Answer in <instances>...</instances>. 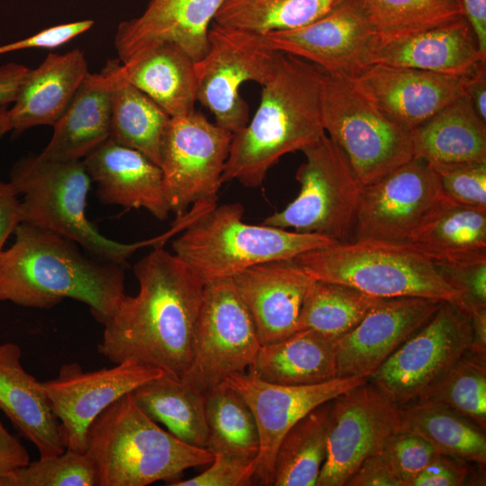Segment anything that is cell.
<instances>
[{
    "label": "cell",
    "instance_id": "6da1fadb",
    "mask_svg": "<svg viewBox=\"0 0 486 486\" xmlns=\"http://www.w3.org/2000/svg\"><path fill=\"white\" fill-rule=\"evenodd\" d=\"M133 273L139 292L126 294L104 325L97 350L114 364L134 361L182 379L193 356L205 284L163 247L139 260Z\"/></svg>",
    "mask_w": 486,
    "mask_h": 486
},
{
    "label": "cell",
    "instance_id": "7a4b0ae2",
    "mask_svg": "<svg viewBox=\"0 0 486 486\" xmlns=\"http://www.w3.org/2000/svg\"><path fill=\"white\" fill-rule=\"evenodd\" d=\"M0 253V302L49 310L69 298L104 325L126 295L123 266L89 258L76 243L28 222Z\"/></svg>",
    "mask_w": 486,
    "mask_h": 486
},
{
    "label": "cell",
    "instance_id": "3957f363",
    "mask_svg": "<svg viewBox=\"0 0 486 486\" xmlns=\"http://www.w3.org/2000/svg\"><path fill=\"white\" fill-rule=\"evenodd\" d=\"M324 72L304 59L279 51L262 86L261 100L247 125L233 134L222 182L260 187L284 155L301 150L325 134L322 119Z\"/></svg>",
    "mask_w": 486,
    "mask_h": 486
},
{
    "label": "cell",
    "instance_id": "277c9868",
    "mask_svg": "<svg viewBox=\"0 0 486 486\" xmlns=\"http://www.w3.org/2000/svg\"><path fill=\"white\" fill-rule=\"evenodd\" d=\"M86 439L98 486L170 483L184 471L210 464L214 458L207 448L189 445L159 427L138 407L130 393L95 418Z\"/></svg>",
    "mask_w": 486,
    "mask_h": 486
},
{
    "label": "cell",
    "instance_id": "5b68a950",
    "mask_svg": "<svg viewBox=\"0 0 486 486\" xmlns=\"http://www.w3.org/2000/svg\"><path fill=\"white\" fill-rule=\"evenodd\" d=\"M293 260L314 280L346 284L376 298L419 297L464 307L462 294L435 263L408 242H336Z\"/></svg>",
    "mask_w": 486,
    "mask_h": 486
},
{
    "label": "cell",
    "instance_id": "8992f818",
    "mask_svg": "<svg viewBox=\"0 0 486 486\" xmlns=\"http://www.w3.org/2000/svg\"><path fill=\"white\" fill-rule=\"evenodd\" d=\"M21 201L22 222L56 232L81 245L97 258L125 265L140 248L163 247L177 234L176 226L148 239L122 243L101 234L86 218L92 179L82 159L51 161L38 155L14 165L9 181Z\"/></svg>",
    "mask_w": 486,
    "mask_h": 486
},
{
    "label": "cell",
    "instance_id": "52a82bcc",
    "mask_svg": "<svg viewBox=\"0 0 486 486\" xmlns=\"http://www.w3.org/2000/svg\"><path fill=\"white\" fill-rule=\"evenodd\" d=\"M243 216L239 202L215 205L180 232L172 244L174 254L207 284L338 242L319 234L248 224Z\"/></svg>",
    "mask_w": 486,
    "mask_h": 486
},
{
    "label": "cell",
    "instance_id": "ba28073f",
    "mask_svg": "<svg viewBox=\"0 0 486 486\" xmlns=\"http://www.w3.org/2000/svg\"><path fill=\"white\" fill-rule=\"evenodd\" d=\"M326 134L345 155L361 186L413 158L410 134L391 121L349 79L324 72Z\"/></svg>",
    "mask_w": 486,
    "mask_h": 486
},
{
    "label": "cell",
    "instance_id": "9c48e42d",
    "mask_svg": "<svg viewBox=\"0 0 486 486\" xmlns=\"http://www.w3.org/2000/svg\"><path fill=\"white\" fill-rule=\"evenodd\" d=\"M305 161L295 178L297 197L262 224L348 241L362 189L345 155L325 133L302 149Z\"/></svg>",
    "mask_w": 486,
    "mask_h": 486
},
{
    "label": "cell",
    "instance_id": "30bf717a",
    "mask_svg": "<svg viewBox=\"0 0 486 486\" xmlns=\"http://www.w3.org/2000/svg\"><path fill=\"white\" fill-rule=\"evenodd\" d=\"M472 339L470 315L444 302L367 380L400 408L422 401L470 351Z\"/></svg>",
    "mask_w": 486,
    "mask_h": 486
},
{
    "label": "cell",
    "instance_id": "8fae6325",
    "mask_svg": "<svg viewBox=\"0 0 486 486\" xmlns=\"http://www.w3.org/2000/svg\"><path fill=\"white\" fill-rule=\"evenodd\" d=\"M208 50L195 62L197 101L214 116L215 123L233 134L249 121L248 105L239 94L248 81L263 85L279 51L264 34L212 22Z\"/></svg>",
    "mask_w": 486,
    "mask_h": 486
},
{
    "label": "cell",
    "instance_id": "7c38bea8",
    "mask_svg": "<svg viewBox=\"0 0 486 486\" xmlns=\"http://www.w3.org/2000/svg\"><path fill=\"white\" fill-rule=\"evenodd\" d=\"M261 346L256 326L231 278L205 284L194 352L183 380L206 393L246 372Z\"/></svg>",
    "mask_w": 486,
    "mask_h": 486
},
{
    "label": "cell",
    "instance_id": "4fadbf2b",
    "mask_svg": "<svg viewBox=\"0 0 486 486\" xmlns=\"http://www.w3.org/2000/svg\"><path fill=\"white\" fill-rule=\"evenodd\" d=\"M233 133L198 111L171 118L160 168L171 212L176 217L201 202H217Z\"/></svg>",
    "mask_w": 486,
    "mask_h": 486
},
{
    "label": "cell",
    "instance_id": "5bb4252c",
    "mask_svg": "<svg viewBox=\"0 0 486 486\" xmlns=\"http://www.w3.org/2000/svg\"><path fill=\"white\" fill-rule=\"evenodd\" d=\"M401 428L400 408L368 380L334 398L326 459L316 486H345Z\"/></svg>",
    "mask_w": 486,
    "mask_h": 486
},
{
    "label": "cell",
    "instance_id": "9a60e30c",
    "mask_svg": "<svg viewBox=\"0 0 486 486\" xmlns=\"http://www.w3.org/2000/svg\"><path fill=\"white\" fill-rule=\"evenodd\" d=\"M367 382L364 376L335 377L308 385H282L265 382L249 372L230 374L223 382L249 406L256 422L259 452L253 484L273 485L274 459L287 431L318 406Z\"/></svg>",
    "mask_w": 486,
    "mask_h": 486
},
{
    "label": "cell",
    "instance_id": "2e32d148",
    "mask_svg": "<svg viewBox=\"0 0 486 486\" xmlns=\"http://www.w3.org/2000/svg\"><path fill=\"white\" fill-rule=\"evenodd\" d=\"M164 374L134 361L91 372L75 362L61 365L58 376L41 386L59 421L66 449L86 452L87 432L95 418L122 396Z\"/></svg>",
    "mask_w": 486,
    "mask_h": 486
},
{
    "label": "cell",
    "instance_id": "e0dca14e",
    "mask_svg": "<svg viewBox=\"0 0 486 486\" xmlns=\"http://www.w3.org/2000/svg\"><path fill=\"white\" fill-rule=\"evenodd\" d=\"M271 48L304 59L326 74L352 79L371 66L378 35L360 0H343L314 22L264 34Z\"/></svg>",
    "mask_w": 486,
    "mask_h": 486
},
{
    "label": "cell",
    "instance_id": "ac0fdd59",
    "mask_svg": "<svg viewBox=\"0 0 486 486\" xmlns=\"http://www.w3.org/2000/svg\"><path fill=\"white\" fill-rule=\"evenodd\" d=\"M442 194L434 169L425 160L413 158L362 186L354 239L407 242Z\"/></svg>",
    "mask_w": 486,
    "mask_h": 486
},
{
    "label": "cell",
    "instance_id": "d6986e66",
    "mask_svg": "<svg viewBox=\"0 0 486 486\" xmlns=\"http://www.w3.org/2000/svg\"><path fill=\"white\" fill-rule=\"evenodd\" d=\"M468 76L374 64L350 81L385 116L410 134L464 95Z\"/></svg>",
    "mask_w": 486,
    "mask_h": 486
},
{
    "label": "cell",
    "instance_id": "ffe728a7",
    "mask_svg": "<svg viewBox=\"0 0 486 486\" xmlns=\"http://www.w3.org/2000/svg\"><path fill=\"white\" fill-rule=\"evenodd\" d=\"M443 302L419 297L382 299L352 330L336 340L337 377L368 378Z\"/></svg>",
    "mask_w": 486,
    "mask_h": 486
},
{
    "label": "cell",
    "instance_id": "44dd1931",
    "mask_svg": "<svg viewBox=\"0 0 486 486\" xmlns=\"http://www.w3.org/2000/svg\"><path fill=\"white\" fill-rule=\"evenodd\" d=\"M224 0H149L137 17L122 22L114 44L125 62L141 51L171 43L194 62L208 50V32Z\"/></svg>",
    "mask_w": 486,
    "mask_h": 486
},
{
    "label": "cell",
    "instance_id": "7402d4cb",
    "mask_svg": "<svg viewBox=\"0 0 486 486\" xmlns=\"http://www.w3.org/2000/svg\"><path fill=\"white\" fill-rule=\"evenodd\" d=\"M231 279L252 317L261 346L297 331L302 303L314 279L293 259L257 264Z\"/></svg>",
    "mask_w": 486,
    "mask_h": 486
},
{
    "label": "cell",
    "instance_id": "603a6c76",
    "mask_svg": "<svg viewBox=\"0 0 486 486\" xmlns=\"http://www.w3.org/2000/svg\"><path fill=\"white\" fill-rule=\"evenodd\" d=\"M83 161L102 202L145 209L160 220L168 218L162 170L139 150L108 139Z\"/></svg>",
    "mask_w": 486,
    "mask_h": 486
},
{
    "label": "cell",
    "instance_id": "cb8c5ba5",
    "mask_svg": "<svg viewBox=\"0 0 486 486\" xmlns=\"http://www.w3.org/2000/svg\"><path fill=\"white\" fill-rule=\"evenodd\" d=\"M486 63L477 38L464 16L409 36L380 40L371 65L379 64L430 71L454 76L472 75Z\"/></svg>",
    "mask_w": 486,
    "mask_h": 486
},
{
    "label": "cell",
    "instance_id": "d4e9b609",
    "mask_svg": "<svg viewBox=\"0 0 486 486\" xmlns=\"http://www.w3.org/2000/svg\"><path fill=\"white\" fill-rule=\"evenodd\" d=\"M21 357L19 345L0 343V410L34 445L40 456L62 454L66 446L59 421L41 382L23 368Z\"/></svg>",
    "mask_w": 486,
    "mask_h": 486
},
{
    "label": "cell",
    "instance_id": "484cf974",
    "mask_svg": "<svg viewBox=\"0 0 486 486\" xmlns=\"http://www.w3.org/2000/svg\"><path fill=\"white\" fill-rule=\"evenodd\" d=\"M88 74L80 49L50 53L39 67L29 68L9 108L12 130L20 134L39 125L53 126Z\"/></svg>",
    "mask_w": 486,
    "mask_h": 486
},
{
    "label": "cell",
    "instance_id": "4316f807",
    "mask_svg": "<svg viewBox=\"0 0 486 486\" xmlns=\"http://www.w3.org/2000/svg\"><path fill=\"white\" fill-rule=\"evenodd\" d=\"M407 242L434 263L486 261V209L459 203L442 194Z\"/></svg>",
    "mask_w": 486,
    "mask_h": 486
},
{
    "label": "cell",
    "instance_id": "83f0119b",
    "mask_svg": "<svg viewBox=\"0 0 486 486\" xmlns=\"http://www.w3.org/2000/svg\"><path fill=\"white\" fill-rule=\"evenodd\" d=\"M111 81L108 74H88L53 125L52 136L38 155L51 161L80 160L110 137Z\"/></svg>",
    "mask_w": 486,
    "mask_h": 486
},
{
    "label": "cell",
    "instance_id": "f1b7e54d",
    "mask_svg": "<svg viewBox=\"0 0 486 486\" xmlns=\"http://www.w3.org/2000/svg\"><path fill=\"white\" fill-rule=\"evenodd\" d=\"M118 71L171 118L195 111V62L177 46L171 43L152 46L125 62L120 60Z\"/></svg>",
    "mask_w": 486,
    "mask_h": 486
},
{
    "label": "cell",
    "instance_id": "f546056e",
    "mask_svg": "<svg viewBox=\"0 0 486 486\" xmlns=\"http://www.w3.org/2000/svg\"><path fill=\"white\" fill-rule=\"evenodd\" d=\"M413 158L429 165L486 162V122L464 94L410 133Z\"/></svg>",
    "mask_w": 486,
    "mask_h": 486
},
{
    "label": "cell",
    "instance_id": "4dcf8cb0",
    "mask_svg": "<svg viewBox=\"0 0 486 486\" xmlns=\"http://www.w3.org/2000/svg\"><path fill=\"white\" fill-rule=\"evenodd\" d=\"M335 342L311 329L297 330L285 338L262 345L248 372L282 385L329 381L337 377Z\"/></svg>",
    "mask_w": 486,
    "mask_h": 486
},
{
    "label": "cell",
    "instance_id": "1f68e13d",
    "mask_svg": "<svg viewBox=\"0 0 486 486\" xmlns=\"http://www.w3.org/2000/svg\"><path fill=\"white\" fill-rule=\"evenodd\" d=\"M120 60H108L104 70L111 81L112 116L109 139L137 149L160 166L171 117L151 98L123 78Z\"/></svg>",
    "mask_w": 486,
    "mask_h": 486
},
{
    "label": "cell",
    "instance_id": "d6a6232c",
    "mask_svg": "<svg viewBox=\"0 0 486 486\" xmlns=\"http://www.w3.org/2000/svg\"><path fill=\"white\" fill-rule=\"evenodd\" d=\"M130 394L146 415L163 424L172 435L189 445L206 448L209 429L204 393L183 379L164 374Z\"/></svg>",
    "mask_w": 486,
    "mask_h": 486
},
{
    "label": "cell",
    "instance_id": "836d02e7",
    "mask_svg": "<svg viewBox=\"0 0 486 486\" xmlns=\"http://www.w3.org/2000/svg\"><path fill=\"white\" fill-rule=\"evenodd\" d=\"M331 400L310 411L284 435L275 454L273 485L316 486L327 454Z\"/></svg>",
    "mask_w": 486,
    "mask_h": 486
},
{
    "label": "cell",
    "instance_id": "e575fe53",
    "mask_svg": "<svg viewBox=\"0 0 486 486\" xmlns=\"http://www.w3.org/2000/svg\"><path fill=\"white\" fill-rule=\"evenodd\" d=\"M400 417L402 429L422 436L440 453L485 464V431L467 418L431 401L404 406Z\"/></svg>",
    "mask_w": 486,
    "mask_h": 486
},
{
    "label": "cell",
    "instance_id": "d590c367",
    "mask_svg": "<svg viewBox=\"0 0 486 486\" xmlns=\"http://www.w3.org/2000/svg\"><path fill=\"white\" fill-rule=\"evenodd\" d=\"M343 0H224L213 22L259 34L305 26Z\"/></svg>",
    "mask_w": 486,
    "mask_h": 486
},
{
    "label": "cell",
    "instance_id": "8d00e7d4",
    "mask_svg": "<svg viewBox=\"0 0 486 486\" xmlns=\"http://www.w3.org/2000/svg\"><path fill=\"white\" fill-rule=\"evenodd\" d=\"M381 300L346 284L314 280L304 298L297 330L311 329L336 341Z\"/></svg>",
    "mask_w": 486,
    "mask_h": 486
},
{
    "label": "cell",
    "instance_id": "74e56055",
    "mask_svg": "<svg viewBox=\"0 0 486 486\" xmlns=\"http://www.w3.org/2000/svg\"><path fill=\"white\" fill-rule=\"evenodd\" d=\"M205 417L209 429L206 448L210 452L256 461L259 452L256 422L236 391L221 382L207 392Z\"/></svg>",
    "mask_w": 486,
    "mask_h": 486
},
{
    "label": "cell",
    "instance_id": "f35d334b",
    "mask_svg": "<svg viewBox=\"0 0 486 486\" xmlns=\"http://www.w3.org/2000/svg\"><path fill=\"white\" fill-rule=\"evenodd\" d=\"M380 40H392L464 16L461 0H360Z\"/></svg>",
    "mask_w": 486,
    "mask_h": 486
},
{
    "label": "cell",
    "instance_id": "ab89813d",
    "mask_svg": "<svg viewBox=\"0 0 486 486\" xmlns=\"http://www.w3.org/2000/svg\"><path fill=\"white\" fill-rule=\"evenodd\" d=\"M422 401L440 404L485 431V357L469 351Z\"/></svg>",
    "mask_w": 486,
    "mask_h": 486
},
{
    "label": "cell",
    "instance_id": "60d3db41",
    "mask_svg": "<svg viewBox=\"0 0 486 486\" xmlns=\"http://www.w3.org/2000/svg\"><path fill=\"white\" fill-rule=\"evenodd\" d=\"M0 486H98V473L88 452L66 449L1 473Z\"/></svg>",
    "mask_w": 486,
    "mask_h": 486
},
{
    "label": "cell",
    "instance_id": "b9f144b4",
    "mask_svg": "<svg viewBox=\"0 0 486 486\" xmlns=\"http://www.w3.org/2000/svg\"><path fill=\"white\" fill-rule=\"evenodd\" d=\"M446 197L465 205L486 209V162L429 165Z\"/></svg>",
    "mask_w": 486,
    "mask_h": 486
},
{
    "label": "cell",
    "instance_id": "7bdbcfd3",
    "mask_svg": "<svg viewBox=\"0 0 486 486\" xmlns=\"http://www.w3.org/2000/svg\"><path fill=\"white\" fill-rule=\"evenodd\" d=\"M402 486H410L413 480L440 454L422 436L402 429L383 447Z\"/></svg>",
    "mask_w": 486,
    "mask_h": 486
},
{
    "label": "cell",
    "instance_id": "ee69618b",
    "mask_svg": "<svg viewBox=\"0 0 486 486\" xmlns=\"http://www.w3.org/2000/svg\"><path fill=\"white\" fill-rule=\"evenodd\" d=\"M210 466L186 480L177 479L170 486H245L253 484L255 460L217 453Z\"/></svg>",
    "mask_w": 486,
    "mask_h": 486
},
{
    "label": "cell",
    "instance_id": "f6af8a7d",
    "mask_svg": "<svg viewBox=\"0 0 486 486\" xmlns=\"http://www.w3.org/2000/svg\"><path fill=\"white\" fill-rule=\"evenodd\" d=\"M435 265L446 281L462 294L464 311L469 314L474 308L486 307V261Z\"/></svg>",
    "mask_w": 486,
    "mask_h": 486
},
{
    "label": "cell",
    "instance_id": "bcb514c9",
    "mask_svg": "<svg viewBox=\"0 0 486 486\" xmlns=\"http://www.w3.org/2000/svg\"><path fill=\"white\" fill-rule=\"evenodd\" d=\"M92 20H81L46 28L27 38L0 46V55L27 49H55L90 30Z\"/></svg>",
    "mask_w": 486,
    "mask_h": 486
},
{
    "label": "cell",
    "instance_id": "7dc6e473",
    "mask_svg": "<svg viewBox=\"0 0 486 486\" xmlns=\"http://www.w3.org/2000/svg\"><path fill=\"white\" fill-rule=\"evenodd\" d=\"M468 474L464 460L440 453L410 486H460L464 484Z\"/></svg>",
    "mask_w": 486,
    "mask_h": 486
},
{
    "label": "cell",
    "instance_id": "c3c4849f",
    "mask_svg": "<svg viewBox=\"0 0 486 486\" xmlns=\"http://www.w3.org/2000/svg\"><path fill=\"white\" fill-rule=\"evenodd\" d=\"M346 486H402L385 451L368 456L349 478Z\"/></svg>",
    "mask_w": 486,
    "mask_h": 486
},
{
    "label": "cell",
    "instance_id": "681fc988",
    "mask_svg": "<svg viewBox=\"0 0 486 486\" xmlns=\"http://www.w3.org/2000/svg\"><path fill=\"white\" fill-rule=\"evenodd\" d=\"M21 201L10 182L0 180V253L11 233L22 223Z\"/></svg>",
    "mask_w": 486,
    "mask_h": 486
},
{
    "label": "cell",
    "instance_id": "f907efd6",
    "mask_svg": "<svg viewBox=\"0 0 486 486\" xmlns=\"http://www.w3.org/2000/svg\"><path fill=\"white\" fill-rule=\"evenodd\" d=\"M30 463L25 446L0 421V474Z\"/></svg>",
    "mask_w": 486,
    "mask_h": 486
},
{
    "label": "cell",
    "instance_id": "816d5d0a",
    "mask_svg": "<svg viewBox=\"0 0 486 486\" xmlns=\"http://www.w3.org/2000/svg\"><path fill=\"white\" fill-rule=\"evenodd\" d=\"M29 68L10 62L0 65V106L13 104Z\"/></svg>",
    "mask_w": 486,
    "mask_h": 486
},
{
    "label": "cell",
    "instance_id": "f5cc1de1",
    "mask_svg": "<svg viewBox=\"0 0 486 486\" xmlns=\"http://www.w3.org/2000/svg\"><path fill=\"white\" fill-rule=\"evenodd\" d=\"M465 95L479 117L486 122V63L467 77Z\"/></svg>",
    "mask_w": 486,
    "mask_h": 486
},
{
    "label": "cell",
    "instance_id": "db71d44e",
    "mask_svg": "<svg viewBox=\"0 0 486 486\" xmlns=\"http://www.w3.org/2000/svg\"><path fill=\"white\" fill-rule=\"evenodd\" d=\"M464 14L470 23L482 54L486 55V0H461Z\"/></svg>",
    "mask_w": 486,
    "mask_h": 486
},
{
    "label": "cell",
    "instance_id": "11a10c76",
    "mask_svg": "<svg viewBox=\"0 0 486 486\" xmlns=\"http://www.w3.org/2000/svg\"><path fill=\"white\" fill-rule=\"evenodd\" d=\"M472 339L470 352L479 356H486V307L472 309L470 313Z\"/></svg>",
    "mask_w": 486,
    "mask_h": 486
},
{
    "label": "cell",
    "instance_id": "9f6ffc18",
    "mask_svg": "<svg viewBox=\"0 0 486 486\" xmlns=\"http://www.w3.org/2000/svg\"><path fill=\"white\" fill-rule=\"evenodd\" d=\"M12 130L8 105L0 106V139Z\"/></svg>",
    "mask_w": 486,
    "mask_h": 486
}]
</instances>
